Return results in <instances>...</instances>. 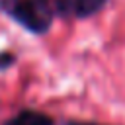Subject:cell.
Returning <instances> with one entry per match:
<instances>
[{
	"label": "cell",
	"instance_id": "cell-1",
	"mask_svg": "<svg viewBox=\"0 0 125 125\" xmlns=\"http://www.w3.org/2000/svg\"><path fill=\"white\" fill-rule=\"evenodd\" d=\"M0 10L33 35L47 33L57 18L53 0H0Z\"/></svg>",
	"mask_w": 125,
	"mask_h": 125
},
{
	"label": "cell",
	"instance_id": "cell-2",
	"mask_svg": "<svg viewBox=\"0 0 125 125\" xmlns=\"http://www.w3.org/2000/svg\"><path fill=\"white\" fill-rule=\"evenodd\" d=\"M109 0H53L57 18H72V20H88L100 14Z\"/></svg>",
	"mask_w": 125,
	"mask_h": 125
},
{
	"label": "cell",
	"instance_id": "cell-3",
	"mask_svg": "<svg viewBox=\"0 0 125 125\" xmlns=\"http://www.w3.org/2000/svg\"><path fill=\"white\" fill-rule=\"evenodd\" d=\"M2 125H55V119L49 113L25 107V109L14 113L10 119H6Z\"/></svg>",
	"mask_w": 125,
	"mask_h": 125
},
{
	"label": "cell",
	"instance_id": "cell-4",
	"mask_svg": "<svg viewBox=\"0 0 125 125\" xmlns=\"http://www.w3.org/2000/svg\"><path fill=\"white\" fill-rule=\"evenodd\" d=\"M16 62V55L10 51H0V70H8L10 66H14Z\"/></svg>",
	"mask_w": 125,
	"mask_h": 125
},
{
	"label": "cell",
	"instance_id": "cell-5",
	"mask_svg": "<svg viewBox=\"0 0 125 125\" xmlns=\"http://www.w3.org/2000/svg\"><path fill=\"white\" fill-rule=\"evenodd\" d=\"M64 125H102V123H94V121H76V119H68V121H64Z\"/></svg>",
	"mask_w": 125,
	"mask_h": 125
}]
</instances>
